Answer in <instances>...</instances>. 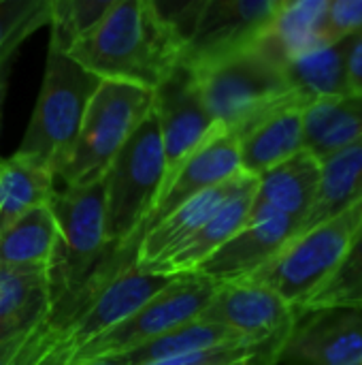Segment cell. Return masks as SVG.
Segmentation results:
<instances>
[{"label": "cell", "mask_w": 362, "mask_h": 365, "mask_svg": "<svg viewBox=\"0 0 362 365\" xmlns=\"http://www.w3.org/2000/svg\"><path fill=\"white\" fill-rule=\"evenodd\" d=\"M102 81L154 92L183 60V43L151 0H111L105 17L68 51Z\"/></svg>", "instance_id": "6da1fadb"}, {"label": "cell", "mask_w": 362, "mask_h": 365, "mask_svg": "<svg viewBox=\"0 0 362 365\" xmlns=\"http://www.w3.org/2000/svg\"><path fill=\"white\" fill-rule=\"evenodd\" d=\"M194 73L211 120L233 135L282 105L299 103L290 92L284 64L262 45L198 66Z\"/></svg>", "instance_id": "7a4b0ae2"}, {"label": "cell", "mask_w": 362, "mask_h": 365, "mask_svg": "<svg viewBox=\"0 0 362 365\" xmlns=\"http://www.w3.org/2000/svg\"><path fill=\"white\" fill-rule=\"evenodd\" d=\"M166 178L160 128L149 115L130 135L102 175L109 242L117 248H139Z\"/></svg>", "instance_id": "3957f363"}, {"label": "cell", "mask_w": 362, "mask_h": 365, "mask_svg": "<svg viewBox=\"0 0 362 365\" xmlns=\"http://www.w3.org/2000/svg\"><path fill=\"white\" fill-rule=\"evenodd\" d=\"M149 111V90L122 81H100L70 150L53 167V178L64 186L102 178Z\"/></svg>", "instance_id": "277c9868"}, {"label": "cell", "mask_w": 362, "mask_h": 365, "mask_svg": "<svg viewBox=\"0 0 362 365\" xmlns=\"http://www.w3.org/2000/svg\"><path fill=\"white\" fill-rule=\"evenodd\" d=\"M100 81L68 53L49 47L36 107L15 154L47 165L53 173L70 150Z\"/></svg>", "instance_id": "5b68a950"}, {"label": "cell", "mask_w": 362, "mask_h": 365, "mask_svg": "<svg viewBox=\"0 0 362 365\" xmlns=\"http://www.w3.org/2000/svg\"><path fill=\"white\" fill-rule=\"evenodd\" d=\"M361 225L362 201H358L344 214L297 233L250 280L265 284L286 304L301 310L339 267Z\"/></svg>", "instance_id": "8992f818"}, {"label": "cell", "mask_w": 362, "mask_h": 365, "mask_svg": "<svg viewBox=\"0 0 362 365\" xmlns=\"http://www.w3.org/2000/svg\"><path fill=\"white\" fill-rule=\"evenodd\" d=\"M215 282L198 274H179L158 295L145 302L126 321L87 342L85 346L66 353V365H83L94 359H109L130 353L203 314L215 293Z\"/></svg>", "instance_id": "52a82bcc"}, {"label": "cell", "mask_w": 362, "mask_h": 365, "mask_svg": "<svg viewBox=\"0 0 362 365\" xmlns=\"http://www.w3.org/2000/svg\"><path fill=\"white\" fill-rule=\"evenodd\" d=\"M134 259L137 257H128L113 265L92 287L73 317L58 327L60 342L66 353H73L100 338L173 282V274L141 269Z\"/></svg>", "instance_id": "ba28073f"}, {"label": "cell", "mask_w": 362, "mask_h": 365, "mask_svg": "<svg viewBox=\"0 0 362 365\" xmlns=\"http://www.w3.org/2000/svg\"><path fill=\"white\" fill-rule=\"evenodd\" d=\"M282 0H198L183 38V62L198 68L258 47Z\"/></svg>", "instance_id": "9c48e42d"}, {"label": "cell", "mask_w": 362, "mask_h": 365, "mask_svg": "<svg viewBox=\"0 0 362 365\" xmlns=\"http://www.w3.org/2000/svg\"><path fill=\"white\" fill-rule=\"evenodd\" d=\"M299 310L277 293L254 280L218 284L201 319L230 331L237 340L254 346L267 365L280 342L297 321Z\"/></svg>", "instance_id": "30bf717a"}, {"label": "cell", "mask_w": 362, "mask_h": 365, "mask_svg": "<svg viewBox=\"0 0 362 365\" xmlns=\"http://www.w3.org/2000/svg\"><path fill=\"white\" fill-rule=\"evenodd\" d=\"M267 365H362V312L301 310Z\"/></svg>", "instance_id": "8fae6325"}, {"label": "cell", "mask_w": 362, "mask_h": 365, "mask_svg": "<svg viewBox=\"0 0 362 365\" xmlns=\"http://www.w3.org/2000/svg\"><path fill=\"white\" fill-rule=\"evenodd\" d=\"M151 113L160 128L166 180L218 126L201 96L196 73L183 60L154 88Z\"/></svg>", "instance_id": "7c38bea8"}, {"label": "cell", "mask_w": 362, "mask_h": 365, "mask_svg": "<svg viewBox=\"0 0 362 365\" xmlns=\"http://www.w3.org/2000/svg\"><path fill=\"white\" fill-rule=\"evenodd\" d=\"M239 173H243L241 156H239V141L230 130L215 126L209 133V137L166 180L154 205V212L145 225V231L158 225L160 220H164L171 212H175L179 205H183L192 197L209 188H215L233 180Z\"/></svg>", "instance_id": "4fadbf2b"}, {"label": "cell", "mask_w": 362, "mask_h": 365, "mask_svg": "<svg viewBox=\"0 0 362 365\" xmlns=\"http://www.w3.org/2000/svg\"><path fill=\"white\" fill-rule=\"evenodd\" d=\"M299 229L294 220L282 216L247 220V225L198 265L194 274L215 284L250 280L280 255Z\"/></svg>", "instance_id": "5bb4252c"}, {"label": "cell", "mask_w": 362, "mask_h": 365, "mask_svg": "<svg viewBox=\"0 0 362 365\" xmlns=\"http://www.w3.org/2000/svg\"><path fill=\"white\" fill-rule=\"evenodd\" d=\"M320 178L322 163L307 150L297 152L288 160L256 178V190L247 220L282 216L303 227L316 203Z\"/></svg>", "instance_id": "9a60e30c"}, {"label": "cell", "mask_w": 362, "mask_h": 365, "mask_svg": "<svg viewBox=\"0 0 362 365\" xmlns=\"http://www.w3.org/2000/svg\"><path fill=\"white\" fill-rule=\"evenodd\" d=\"M241 178H243V173L235 175L233 180H228L215 188H209V190L192 197L190 201L179 205L175 212H171L164 220H160L158 225L147 229L143 233V237L139 240L134 263L141 269L158 272L235 192Z\"/></svg>", "instance_id": "2e32d148"}, {"label": "cell", "mask_w": 362, "mask_h": 365, "mask_svg": "<svg viewBox=\"0 0 362 365\" xmlns=\"http://www.w3.org/2000/svg\"><path fill=\"white\" fill-rule=\"evenodd\" d=\"M241 171L258 178L303 150V107L282 105L235 135Z\"/></svg>", "instance_id": "e0dca14e"}, {"label": "cell", "mask_w": 362, "mask_h": 365, "mask_svg": "<svg viewBox=\"0 0 362 365\" xmlns=\"http://www.w3.org/2000/svg\"><path fill=\"white\" fill-rule=\"evenodd\" d=\"M256 178L243 173L235 192L215 210V214L158 269V274H194L215 250H220L237 231L247 225Z\"/></svg>", "instance_id": "ac0fdd59"}, {"label": "cell", "mask_w": 362, "mask_h": 365, "mask_svg": "<svg viewBox=\"0 0 362 365\" xmlns=\"http://www.w3.org/2000/svg\"><path fill=\"white\" fill-rule=\"evenodd\" d=\"M49 319V272L0 265V342L28 336Z\"/></svg>", "instance_id": "d6986e66"}, {"label": "cell", "mask_w": 362, "mask_h": 365, "mask_svg": "<svg viewBox=\"0 0 362 365\" xmlns=\"http://www.w3.org/2000/svg\"><path fill=\"white\" fill-rule=\"evenodd\" d=\"M362 139V94L318 101L303 109V150L320 163Z\"/></svg>", "instance_id": "ffe728a7"}, {"label": "cell", "mask_w": 362, "mask_h": 365, "mask_svg": "<svg viewBox=\"0 0 362 365\" xmlns=\"http://www.w3.org/2000/svg\"><path fill=\"white\" fill-rule=\"evenodd\" d=\"M346 49L348 38L316 47L284 64L290 92L303 109L318 101L352 94L348 83Z\"/></svg>", "instance_id": "44dd1931"}, {"label": "cell", "mask_w": 362, "mask_h": 365, "mask_svg": "<svg viewBox=\"0 0 362 365\" xmlns=\"http://www.w3.org/2000/svg\"><path fill=\"white\" fill-rule=\"evenodd\" d=\"M55 192V178L47 165L13 154L0 158V233L28 212L47 205Z\"/></svg>", "instance_id": "7402d4cb"}, {"label": "cell", "mask_w": 362, "mask_h": 365, "mask_svg": "<svg viewBox=\"0 0 362 365\" xmlns=\"http://www.w3.org/2000/svg\"><path fill=\"white\" fill-rule=\"evenodd\" d=\"M329 0H282L275 19L260 43L282 64L322 47V28Z\"/></svg>", "instance_id": "603a6c76"}, {"label": "cell", "mask_w": 362, "mask_h": 365, "mask_svg": "<svg viewBox=\"0 0 362 365\" xmlns=\"http://www.w3.org/2000/svg\"><path fill=\"white\" fill-rule=\"evenodd\" d=\"M358 201H362V139L322 160L318 197L301 231L344 214Z\"/></svg>", "instance_id": "cb8c5ba5"}, {"label": "cell", "mask_w": 362, "mask_h": 365, "mask_svg": "<svg viewBox=\"0 0 362 365\" xmlns=\"http://www.w3.org/2000/svg\"><path fill=\"white\" fill-rule=\"evenodd\" d=\"M58 252V225L47 205L28 212L0 233V265L51 269Z\"/></svg>", "instance_id": "d4e9b609"}, {"label": "cell", "mask_w": 362, "mask_h": 365, "mask_svg": "<svg viewBox=\"0 0 362 365\" xmlns=\"http://www.w3.org/2000/svg\"><path fill=\"white\" fill-rule=\"evenodd\" d=\"M233 342H241V340H237L224 327L203 321L198 317V319H194V321H190V323H186V325H181V327H177V329H173V331H169L130 353L115 357V359L122 365H149L171 359V357L222 346V344H233ZM260 361H262V357H260Z\"/></svg>", "instance_id": "484cf974"}, {"label": "cell", "mask_w": 362, "mask_h": 365, "mask_svg": "<svg viewBox=\"0 0 362 365\" xmlns=\"http://www.w3.org/2000/svg\"><path fill=\"white\" fill-rule=\"evenodd\" d=\"M109 6L111 0H51L49 47L66 53L105 17Z\"/></svg>", "instance_id": "4316f807"}, {"label": "cell", "mask_w": 362, "mask_h": 365, "mask_svg": "<svg viewBox=\"0 0 362 365\" xmlns=\"http://www.w3.org/2000/svg\"><path fill=\"white\" fill-rule=\"evenodd\" d=\"M51 0H0V66L11 64L21 43L49 24Z\"/></svg>", "instance_id": "83f0119b"}, {"label": "cell", "mask_w": 362, "mask_h": 365, "mask_svg": "<svg viewBox=\"0 0 362 365\" xmlns=\"http://www.w3.org/2000/svg\"><path fill=\"white\" fill-rule=\"evenodd\" d=\"M362 297V227L356 231L339 267L324 282V287L301 310L318 308H354ZM299 310V312H301Z\"/></svg>", "instance_id": "f1b7e54d"}, {"label": "cell", "mask_w": 362, "mask_h": 365, "mask_svg": "<svg viewBox=\"0 0 362 365\" xmlns=\"http://www.w3.org/2000/svg\"><path fill=\"white\" fill-rule=\"evenodd\" d=\"M58 344L60 331L47 321L28 336L0 342V365H41Z\"/></svg>", "instance_id": "f546056e"}, {"label": "cell", "mask_w": 362, "mask_h": 365, "mask_svg": "<svg viewBox=\"0 0 362 365\" xmlns=\"http://www.w3.org/2000/svg\"><path fill=\"white\" fill-rule=\"evenodd\" d=\"M260 365V353L243 342H233V344H222L179 357H171L164 361H156L149 365Z\"/></svg>", "instance_id": "4dcf8cb0"}, {"label": "cell", "mask_w": 362, "mask_h": 365, "mask_svg": "<svg viewBox=\"0 0 362 365\" xmlns=\"http://www.w3.org/2000/svg\"><path fill=\"white\" fill-rule=\"evenodd\" d=\"M362 30V0H329L322 41L333 45Z\"/></svg>", "instance_id": "1f68e13d"}, {"label": "cell", "mask_w": 362, "mask_h": 365, "mask_svg": "<svg viewBox=\"0 0 362 365\" xmlns=\"http://www.w3.org/2000/svg\"><path fill=\"white\" fill-rule=\"evenodd\" d=\"M346 66H348V83L352 94H362V30L348 38L346 49Z\"/></svg>", "instance_id": "d6a6232c"}, {"label": "cell", "mask_w": 362, "mask_h": 365, "mask_svg": "<svg viewBox=\"0 0 362 365\" xmlns=\"http://www.w3.org/2000/svg\"><path fill=\"white\" fill-rule=\"evenodd\" d=\"M41 365H66V349L62 346V342L47 355V359Z\"/></svg>", "instance_id": "836d02e7"}, {"label": "cell", "mask_w": 362, "mask_h": 365, "mask_svg": "<svg viewBox=\"0 0 362 365\" xmlns=\"http://www.w3.org/2000/svg\"><path fill=\"white\" fill-rule=\"evenodd\" d=\"M9 66H0V122H2V107H4V96H6V86H9Z\"/></svg>", "instance_id": "e575fe53"}, {"label": "cell", "mask_w": 362, "mask_h": 365, "mask_svg": "<svg viewBox=\"0 0 362 365\" xmlns=\"http://www.w3.org/2000/svg\"><path fill=\"white\" fill-rule=\"evenodd\" d=\"M83 365H122L115 357H109V359H94V361H87Z\"/></svg>", "instance_id": "d590c367"}, {"label": "cell", "mask_w": 362, "mask_h": 365, "mask_svg": "<svg viewBox=\"0 0 362 365\" xmlns=\"http://www.w3.org/2000/svg\"><path fill=\"white\" fill-rule=\"evenodd\" d=\"M243 365H252V364H243Z\"/></svg>", "instance_id": "8d00e7d4"}, {"label": "cell", "mask_w": 362, "mask_h": 365, "mask_svg": "<svg viewBox=\"0 0 362 365\" xmlns=\"http://www.w3.org/2000/svg\"><path fill=\"white\" fill-rule=\"evenodd\" d=\"M361 227H362V225H361Z\"/></svg>", "instance_id": "74e56055"}]
</instances>
